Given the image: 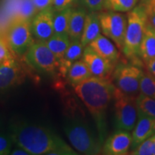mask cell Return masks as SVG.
I'll return each instance as SVG.
<instances>
[{
  "label": "cell",
  "mask_w": 155,
  "mask_h": 155,
  "mask_svg": "<svg viewBox=\"0 0 155 155\" xmlns=\"http://www.w3.org/2000/svg\"><path fill=\"white\" fill-rule=\"evenodd\" d=\"M9 134L17 147L28 151L30 155L78 154L49 129L28 121H12Z\"/></svg>",
  "instance_id": "cell-1"
},
{
  "label": "cell",
  "mask_w": 155,
  "mask_h": 155,
  "mask_svg": "<svg viewBox=\"0 0 155 155\" xmlns=\"http://www.w3.org/2000/svg\"><path fill=\"white\" fill-rule=\"evenodd\" d=\"M115 86L111 78L91 76L74 87L77 95L86 106L96 124L98 137L102 144L107 135L106 112L113 100Z\"/></svg>",
  "instance_id": "cell-2"
},
{
  "label": "cell",
  "mask_w": 155,
  "mask_h": 155,
  "mask_svg": "<svg viewBox=\"0 0 155 155\" xmlns=\"http://www.w3.org/2000/svg\"><path fill=\"white\" fill-rule=\"evenodd\" d=\"M63 130L71 144L77 152L86 155L99 154L103 144L98 135L92 130L84 118L81 116L67 115Z\"/></svg>",
  "instance_id": "cell-3"
},
{
  "label": "cell",
  "mask_w": 155,
  "mask_h": 155,
  "mask_svg": "<svg viewBox=\"0 0 155 155\" xmlns=\"http://www.w3.org/2000/svg\"><path fill=\"white\" fill-rule=\"evenodd\" d=\"M148 23L147 14L139 4L127 13V27L122 53L133 63L142 65L139 58V48Z\"/></svg>",
  "instance_id": "cell-4"
},
{
  "label": "cell",
  "mask_w": 155,
  "mask_h": 155,
  "mask_svg": "<svg viewBox=\"0 0 155 155\" xmlns=\"http://www.w3.org/2000/svg\"><path fill=\"white\" fill-rule=\"evenodd\" d=\"M137 96L124 94L115 86L114 101V124L116 129L133 131L138 119Z\"/></svg>",
  "instance_id": "cell-5"
},
{
  "label": "cell",
  "mask_w": 155,
  "mask_h": 155,
  "mask_svg": "<svg viewBox=\"0 0 155 155\" xmlns=\"http://www.w3.org/2000/svg\"><path fill=\"white\" fill-rule=\"evenodd\" d=\"M30 19L15 16L5 32V40L14 55H22L35 42Z\"/></svg>",
  "instance_id": "cell-6"
},
{
  "label": "cell",
  "mask_w": 155,
  "mask_h": 155,
  "mask_svg": "<svg viewBox=\"0 0 155 155\" xmlns=\"http://www.w3.org/2000/svg\"><path fill=\"white\" fill-rule=\"evenodd\" d=\"M137 64L116 63L111 75L112 82L124 94L137 96L140 92V81L144 72Z\"/></svg>",
  "instance_id": "cell-7"
},
{
  "label": "cell",
  "mask_w": 155,
  "mask_h": 155,
  "mask_svg": "<svg viewBox=\"0 0 155 155\" xmlns=\"http://www.w3.org/2000/svg\"><path fill=\"white\" fill-rule=\"evenodd\" d=\"M26 62L38 72L53 75L59 68V61L45 42H35L25 53Z\"/></svg>",
  "instance_id": "cell-8"
},
{
  "label": "cell",
  "mask_w": 155,
  "mask_h": 155,
  "mask_svg": "<svg viewBox=\"0 0 155 155\" xmlns=\"http://www.w3.org/2000/svg\"><path fill=\"white\" fill-rule=\"evenodd\" d=\"M101 32L122 51L127 27V15L107 10L98 13Z\"/></svg>",
  "instance_id": "cell-9"
},
{
  "label": "cell",
  "mask_w": 155,
  "mask_h": 155,
  "mask_svg": "<svg viewBox=\"0 0 155 155\" xmlns=\"http://www.w3.org/2000/svg\"><path fill=\"white\" fill-rule=\"evenodd\" d=\"M25 73L14 55L0 63V99L12 89L21 84L25 79Z\"/></svg>",
  "instance_id": "cell-10"
},
{
  "label": "cell",
  "mask_w": 155,
  "mask_h": 155,
  "mask_svg": "<svg viewBox=\"0 0 155 155\" xmlns=\"http://www.w3.org/2000/svg\"><path fill=\"white\" fill-rule=\"evenodd\" d=\"M82 60L87 64L93 76L101 78H111L116 64L101 57L90 46L87 45L85 48Z\"/></svg>",
  "instance_id": "cell-11"
},
{
  "label": "cell",
  "mask_w": 155,
  "mask_h": 155,
  "mask_svg": "<svg viewBox=\"0 0 155 155\" xmlns=\"http://www.w3.org/2000/svg\"><path fill=\"white\" fill-rule=\"evenodd\" d=\"M53 7L38 12L31 21V28L35 38L38 40L45 41L54 34Z\"/></svg>",
  "instance_id": "cell-12"
},
{
  "label": "cell",
  "mask_w": 155,
  "mask_h": 155,
  "mask_svg": "<svg viewBox=\"0 0 155 155\" xmlns=\"http://www.w3.org/2000/svg\"><path fill=\"white\" fill-rule=\"evenodd\" d=\"M132 144V135L130 131L116 129L106 140L102 147V152L107 155H125L129 154Z\"/></svg>",
  "instance_id": "cell-13"
},
{
  "label": "cell",
  "mask_w": 155,
  "mask_h": 155,
  "mask_svg": "<svg viewBox=\"0 0 155 155\" xmlns=\"http://www.w3.org/2000/svg\"><path fill=\"white\" fill-rule=\"evenodd\" d=\"M131 135V149L134 150L141 142L155 135V118L150 117L139 111L138 119Z\"/></svg>",
  "instance_id": "cell-14"
},
{
  "label": "cell",
  "mask_w": 155,
  "mask_h": 155,
  "mask_svg": "<svg viewBox=\"0 0 155 155\" xmlns=\"http://www.w3.org/2000/svg\"><path fill=\"white\" fill-rule=\"evenodd\" d=\"M93 50L101 57L116 64L119 61L120 54L116 45L107 37L100 34L88 45Z\"/></svg>",
  "instance_id": "cell-15"
},
{
  "label": "cell",
  "mask_w": 155,
  "mask_h": 155,
  "mask_svg": "<svg viewBox=\"0 0 155 155\" xmlns=\"http://www.w3.org/2000/svg\"><path fill=\"white\" fill-rule=\"evenodd\" d=\"M85 48L81 40H71L63 57L59 61L58 71L63 77L67 76L69 69L75 62L82 59Z\"/></svg>",
  "instance_id": "cell-16"
},
{
  "label": "cell",
  "mask_w": 155,
  "mask_h": 155,
  "mask_svg": "<svg viewBox=\"0 0 155 155\" xmlns=\"http://www.w3.org/2000/svg\"><path fill=\"white\" fill-rule=\"evenodd\" d=\"M101 28L99 19V15L97 12H90L87 14L86 22L81 42L85 47L88 45L93 40L101 34Z\"/></svg>",
  "instance_id": "cell-17"
},
{
  "label": "cell",
  "mask_w": 155,
  "mask_h": 155,
  "mask_svg": "<svg viewBox=\"0 0 155 155\" xmlns=\"http://www.w3.org/2000/svg\"><path fill=\"white\" fill-rule=\"evenodd\" d=\"M139 58L144 63L155 58V28L149 22L139 48Z\"/></svg>",
  "instance_id": "cell-18"
},
{
  "label": "cell",
  "mask_w": 155,
  "mask_h": 155,
  "mask_svg": "<svg viewBox=\"0 0 155 155\" xmlns=\"http://www.w3.org/2000/svg\"><path fill=\"white\" fill-rule=\"evenodd\" d=\"M87 14L86 11L82 8L72 10L68 32L71 40H81Z\"/></svg>",
  "instance_id": "cell-19"
},
{
  "label": "cell",
  "mask_w": 155,
  "mask_h": 155,
  "mask_svg": "<svg viewBox=\"0 0 155 155\" xmlns=\"http://www.w3.org/2000/svg\"><path fill=\"white\" fill-rule=\"evenodd\" d=\"M93 76L87 64L82 59L73 64L67 74V78L71 86L75 87L88 78Z\"/></svg>",
  "instance_id": "cell-20"
},
{
  "label": "cell",
  "mask_w": 155,
  "mask_h": 155,
  "mask_svg": "<svg viewBox=\"0 0 155 155\" xmlns=\"http://www.w3.org/2000/svg\"><path fill=\"white\" fill-rule=\"evenodd\" d=\"M45 42L49 49L55 54L58 61H60L71 44V40L68 34H53Z\"/></svg>",
  "instance_id": "cell-21"
},
{
  "label": "cell",
  "mask_w": 155,
  "mask_h": 155,
  "mask_svg": "<svg viewBox=\"0 0 155 155\" xmlns=\"http://www.w3.org/2000/svg\"><path fill=\"white\" fill-rule=\"evenodd\" d=\"M73 9L70 7L55 12L54 15V34H68L70 18Z\"/></svg>",
  "instance_id": "cell-22"
},
{
  "label": "cell",
  "mask_w": 155,
  "mask_h": 155,
  "mask_svg": "<svg viewBox=\"0 0 155 155\" xmlns=\"http://www.w3.org/2000/svg\"><path fill=\"white\" fill-rule=\"evenodd\" d=\"M138 111L145 115L155 118V99L139 93L136 98Z\"/></svg>",
  "instance_id": "cell-23"
},
{
  "label": "cell",
  "mask_w": 155,
  "mask_h": 155,
  "mask_svg": "<svg viewBox=\"0 0 155 155\" xmlns=\"http://www.w3.org/2000/svg\"><path fill=\"white\" fill-rule=\"evenodd\" d=\"M139 0H106L104 9L119 12H128L134 8Z\"/></svg>",
  "instance_id": "cell-24"
},
{
  "label": "cell",
  "mask_w": 155,
  "mask_h": 155,
  "mask_svg": "<svg viewBox=\"0 0 155 155\" xmlns=\"http://www.w3.org/2000/svg\"><path fill=\"white\" fill-rule=\"evenodd\" d=\"M155 99V78L146 72L141 77L140 81V92Z\"/></svg>",
  "instance_id": "cell-25"
},
{
  "label": "cell",
  "mask_w": 155,
  "mask_h": 155,
  "mask_svg": "<svg viewBox=\"0 0 155 155\" xmlns=\"http://www.w3.org/2000/svg\"><path fill=\"white\" fill-rule=\"evenodd\" d=\"M155 135L141 142L130 153L132 155H154Z\"/></svg>",
  "instance_id": "cell-26"
},
{
  "label": "cell",
  "mask_w": 155,
  "mask_h": 155,
  "mask_svg": "<svg viewBox=\"0 0 155 155\" xmlns=\"http://www.w3.org/2000/svg\"><path fill=\"white\" fill-rule=\"evenodd\" d=\"M38 11L35 7L32 0H21L19 5L18 13L16 16L23 18L30 19L31 17H34Z\"/></svg>",
  "instance_id": "cell-27"
},
{
  "label": "cell",
  "mask_w": 155,
  "mask_h": 155,
  "mask_svg": "<svg viewBox=\"0 0 155 155\" xmlns=\"http://www.w3.org/2000/svg\"><path fill=\"white\" fill-rule=\"evenodd\" d=\"M140 5L145 9L148 22L155 28V0H141Z\"/></svg>",
  "instance_id": "cell-28"
},
{
  "label": "cell",
  "mask_w": 155,
  "mask_h": 155,
  "mask_svg": "<svg viewBox=\"0 0 155 155\" xmlns=\"http://www.w3.org/2000/svg\"><path fill=\"white\" fill-rule=\"evenodd\" d=\"M13 143L10 135L0 133V155L10 154Z\"/></svg>",
  "instance_id": "cell-29"
},
{
  "label": "cell",
  "mask_w": 155,
  "mask_h": 155,
  "mask_svg": "<svg viewBox=\"0 0 155 155\" xmlns=\"http://www.w3.org/2000/svg\"><path fill=\"white\" fill-rule=\"evenodd\" d=\"M90 12H98L104 9L106 0H82Z\"/></svg>",
  "instance_id": "cell-30"
},
{
  "label": "cell",
  "mask_w": 155,
  "mask_h": 155,
  "mask_svg": "<svg viewBox=\"0 0 155 155\" xmlns=\"http://www.w3.org/2000/svg\"><path fill=\"white\" fill-rule=\"evenodd\" d=\"M14 54L11 52L5 39L0 38V63Z\"/></svg>",
  "instance_id": "cell-31"
},
{
  "label": "cell",
  "mask_w": 155,
  "mask_h": 155,
  "mask_svg": "<svg viewBox=\"0 0 155 155\" xmlns=\"http://www.w3.org/2000/svg\"><path fill=\"white\" fill-rule=\"evenodd\" d=\"M74 0H53V8L55 12L61 11L63 9L70 8Z\"/></svg>",
  "instance_id": "cell-32"
},
{
  "label": "cell",
  "mask_w": 155,
  "mask_h": 155,
  "mask_svg": "<svg viewBox=\"0 0 155 155\" xmlns=\"http://www.w3.org/2000/svg\"><path fill=\"white\" fill-rule=\"evenodd\" d=\"M35 7L38 12L53 7V0H32Z\"/></svg>",
  "instance_id": "cell-33"
},
{
  "label": "cell",
  "mask_w": 155,
  "mask_h": 155,
  "mask_svg": "<svg viewBox=\"0 0 155 155\" xmlns=\"http://www.w3.org/2000/svg\"><path fill=\"white\" fill-rule=\"evenodd\" d=\"M144 65L147 72L155 78V58L144 63Z\"/></svg>",
  "instance_id": "cell-34"
},
{
  "label": "cell",
  "mask_w": 155,
  "mask_h": 155,
  "mask_svg": "<svg viewBox=\"0 0 155 155\" xmlns=\"http://www.w3.org/2000/svg\"><path fill=\"white\" fill-rule=\"evenodd\" d=\"M10 154L12 155H30L28 151H26L22 147H17V148H15L14 150H12Z\"/></svg>",
  "instance_id": "cell-35"
},
{
  "label": "cell",
  "mask_w": 155,
  "mask_h": 155,
  "mask_svg": "<svg viewBox=\"0 0 155 155\" xmlns=\"http://www.w3.org/2000/svg\"><path fill=\"white\" fill-rule=\"evenodd\" d=\"M154 155H155V141H154Z\"/></svg>",
  "instance_id": "cell-36"
},
{
  "label": "cell",
  "mask_w": 155,
  "mask_h": 155,
  "mask_svg": "<svg viewBox=\"0 0 155 155\" xmlns=\"http://www.w3.org/2000/svg\"><path fill=\"white\" fill-rule=\"evenodd\" d=\"M78 1H82V0H74V2H78Z\"/></svg>",
  "instance_id": "cell-37"
}]
</instances>
